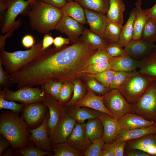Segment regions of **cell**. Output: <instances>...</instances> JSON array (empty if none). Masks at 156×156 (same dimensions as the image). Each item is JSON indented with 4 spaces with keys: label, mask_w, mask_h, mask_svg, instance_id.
Listing matches in <instances>:
<instances>
[{
    "label": "cell",
    "mask_w": 156,
    "mask_h": 156,
    "mask_svg": "<svg viewBox=\"0 0 156 156\" xmlns=\"http://www.w3.org/2000/svg\"><path fill=\"white\" fill-rule=\"evenodd\" d=\"M73 83L74 85L73 94L71 99L65 104L67 107L73 105L82 100L87 94L85 88L79 81L77 79Z\"/></svg>",
    "instance_id": "obj_39"
},
{
    "label": "cell",
    "mask_w": 156,
    "mask_h": 156,
    "mask_svg": "<svg viewBox=\"0 0 156 156\" xmlns=\"http://www.w3.org/2000/svg\"><path fill=\"white\" fill-rule=\"evenodd\" d=\"M85 123L77 122L66 142L74 148L83 153L91 144L86 132Z\"/></svg>",
    "instance_id": "obj_16"
},
{
    "label": "cell",
    "mask_w": 156,
    "mask_h": 156,
    "mask_svg": "<svg viewBox=\"0 0 156 156\" xmlns=\"http://www.w3.org/2000/svg\"><path fill=\"white\" fill-rule=\"evenodd\" d=\"M105 144L103 137L92 143L83 153L85 156H100L102 147Z\"/></svg>",
    "instance_id": "obj_44"
},
{
    "label": "cell",
    "mask_w": 156,
    "mask_h": 156,
    "mask_svg": "<svg viewBox=\"0 0 156 156\" xmlns=\"http://www.w3.org/2000/svg\"><path fill=\"white\" fill-rule=\"evenodd\" d=\"M123 47L118 42H115L108 43L105 49L110 56L116 57L127 54Z\"/></svg>",
    "instance_id": "obj_47"
},
{
    "label": "cell",
    "mask_w": 156,
    "mask_h": 156,
    "mask_svg": "<svg viewBox=\"0 0 156 156\" xmlns=\"http://www.w3.org/2000/svg\"><path fill=\"white\" fill-rule=\"evenodd\" d=\"M100 156H115L114 153L110 150L103 146L101 149Z\"/></svg>",
    "instance_id": "obj_57"
},
{
    "label": "cell",
    "mask_w": 156,
    "mask_h": 156,
    "mask_svg": "<svg viewBox=\"0 0 156 156\" xmlns=\"http://www.w3.org/2000/svg\"><path fill=\"white\" fill-rule=\"evenodd\" d=\"M111 69L109 61L92 64L86 66L83 73L96 74Z\"/></svg>",
    "instance_id": "obj_43"
},
{
    "label": "cell",
    "mask_w": 156,
    "mask_h": 156,
    "mask_svg": "<svg viewBox=\"0 0 156 156\" xmlns=\"http://www.w3.org/2000/svg\"><path fill=\"white\" fill-rule=\"evenodd\" d=\"M31 8L28 16L32 28L38 32L47 34L55 29L63 14L61 8L40 0L30 3Z\"/></svg>",
    "instance_id": "obj_3"
},
{
    "label": "cell",
    "mask_w": 156,
    "mask_h": 156,
    "mask_svg": "<svg viewBox=\"0 0 156 156\" xmlns=\"http://www.w3.org/2000/svg\"><path fill=\"white\" fill-rule=\"evenodd\" d=\"M84 9L105 14L109 9L110 0H74Z\"/></svg>",
    "instance_id": "obj_32"
},
{
    "label": "cell",
    "mask_w": 156,
    "mask_h": 156,
    "mask_svg": "<svg viewBox=\"0 0 156 156\" xmlns=\"http://www.w3.org/2000/svg\"><path fill=\"white\" fill-rule=\"evenodd\" d=\"M9 88L5 87L0 90V109H9L17 114L23 110L25 105L22 103L18 104L14 101H9L5 99L4 98L5 93Z\"/></svg>",
    "instance_id": "obj_36"
},
{
    "label": "cell",
    "mask_w": 156,
    "mask_h": 156,
    "mask_svg": "<svg viewBox=\"0 0 156 156\" xmlns=\"http://www.w3.org/2000/svg\"><path fill=\"white\" fill-rule=\"evenodd\" d=\"M156 133V125L144 128L125 130L120 132L112 142L118 143L136 139L145 135Z\"/></svg>",
    "instance_id": "obj_24"
},
{
    "label": "cell",
    "mask_w": 156,
    "mask_h": 156,
    "mask_svg": "<svg viewBox=\"0 0 156 156\" xmlns=\"http://www.w3.org/2000/svg\"><path fill=\"white\" fill-rule=\"evenodd\" d=\"M27 0V1H29V2H30L31 3L34 2V1H35L36 0Z\"/></svg>",
    "instance_id": "obj_59"
},
{
    "label": "cell",
    "mask_w": 156,
    "mask_h": 156,
    "mask_svg": "<svg viewBox=\"0 0 156 156\" xmlns=\"http://www.w3.org/2000/svg\"><path fill=\"white\" fill-rule=\"evenodd\" d=\"M11 146L9 142L1 135L0 137V156H1L3 152L9 146Z\"/></svg>",
    "instance_id": "obj_56"
},
{
    "label": "cell",
    "mask_w": 156,
    "mask_h": 156,
    "mask_svg": "<svg viewBox=\"0 0 156 156\" xmlns=\"http://www.w3.org/2000/svg\"><path fill=\"white\" fill-rule=\"evenodd\" d=\"M76 122L68 115L66 109L59 125L49 134L51 144L66 142Z\"/></svg>",
    "instance_id": "obj_11"
},
{
    "label": "cell",
    "mask_w": 156,
    "mask_h": 156,
    "mask_svg": "<svg viewBox=\"0 0 156 156\" xmlns=\"http://www.w3.org/2000/svg\"><path fill=\"white\" fill-rule=\"evenodd\" d=\"M143 11L148 18L156 21V3L151 8Z\"/></svg>",
    "instance_id": "obj_53"
},
{
    "label": "cell",
    "mask_w": 156,
    "mask_h": 156,
    "mask_svg": "<svg viewBox=\"0 0 156 156\" xmlns=\"http://www.w3.org/2000/svg\"><path fill=\"white\" fill-rule=\"evenodd\" d=\"M42 41H40L26 51L11 52L2 50L0 51V61L5 70L12 75L39 54L42 51Z\"/></svg>",
    "instance_id": "obj_4"
},
{
    "label": "cell",
    "mask_w": 156,
    "mask_h": 156,
    "mask_svg": "<svg viewBox=\"0 0 156 156\" xmlns=\"http://www.w3.org/2000/svg\"><path fill=\"white\" fill-rule=\"evenodd\" d=\"M126 150L136 149L145 152L151 156H156V137L155 133L127 142Z\"/></svg>",
    "instance_id": "obj_18"
},
{
    "label": "cell",
    "mask_w": 156,
    "mask_h": 156,
    "mask_svg": "<svg viewBox=\"0 0 156 156\" xmlns=\"http://www.w3.org/2000/svg\"><path fill=\"white\" fill-rule=\"evenodd\" d=\"M23 118L12 112H2L0 116V133L14 149L25 147L29 143L27 127Z\"/></svg>",
    "instance_id": "obj_2"
},
{
    "label": "cell",
    "mask_w": 156,
    "mask_h": 156,
    "mask_svg": "<svg viewBox=\"0 0 156 156\" xmlns=\"http://www.w3.org/2000/svg\"><path fill=\"white\" fill-rule=\"evenodd\" d=\"M122 25L107 20L104 34V39L108 43L117 42Z\"/></svg>",
    "instance_id": "obj_33"
},
{
    "label": "cell",
    "mask_w": 156,
    "mask_h": 156,
    "mask_svg": "<svg viewBox=\"0 0 156 156\" xmlns=\"http://www.w3.org/2000/svg\"><path fill=\"white\" fill-rule=\"evenodd\" d=\"M61 9L63 15L74 18L83 25L88 23L84 9L75 1H68Z\"/></svg>",
    "instance_id": "obj_25"
},
{
    "label": "cell",
    "mask_w": 156,
    "mask_h": 156,
    "mask_svg": "<svg viewBox=\"0 0 156 156\" xmlns=\"http://www.w3.org/2000/svg\"><path fill=\"white\" fill-rule=\"evenodd\" d=\"M142 38L152 43L156 42V21L148 19L144 27Z\"/></svg>",
    "instance_id": "obj_38"
},
{
    "label": "cell",
    "mask_w": 156,
    "mask_h": 156,
    "mask_svg": "<svg viewBox=\"0 0 156 156\" xmlns=\"http://www.w3.org/2000/svg\"><path fill=\"white\" fill-rule=\"evenodd\" d=\"M35 42L33 37L29 35L25 36L22 40L23 45L26 48L32 47L34 45Z\"/></svg>",
    "instance_id": "obj_51"
},
{
    "label": "cell",
    "mask_w": 156,
    "mask_h": 156,
    "mask_svg": "<svg viewBox=\"0 0 156 156\" xmlns=\"http://www.w3.org/2000/svg\"><path fill=\"white\" fill-rule=\"evenodd\" d=\"M70 42V40L68 38H66L61 36H59L57 37L54 39L53 44L55 48L58 49L69 44Z\"/></svg>",
    "instance_id": "obj_50"
},
{
    "label": "cell",
    "mask_w": 156,
    "mask_h": 156,
    "mask_svg": "<svg viewBox=\"0 0 156 156\" xmlns=\"http://www.w3.org/2000/svg\"><path fill=\"white\" fill-rule=\"evenodd\" d=\"M111 69L115 71L131 72L139 68L141 61L137 60L127 54L112 57L109 61Z\"/></svg>",
    "instance_id": "obj_21"
},
{
    "label": "cell",
    "mask_w": 156,
    "mask_h": 156,
    "mask_svg": "<svg viewBox=\"0 0 156 156\" xmlns=\"http://www.w3.org/2000/svg\"><path fill=\"white\" fill-rule=\"evenodd\" d=\"M73 89L74 85L71 82L63 83L58 100L61 104L64 106L73 91Z\"/></svg>",
    "instance_id": "obj_45"
},
{
    "label": "cell",
    "mask_w": 156,
    "mask_h": 156,
    "mask_svg": "<svg viewBox=\"0 0 156 156\" xmlns=\"http://www.w3.org/2000/svg\"><path fill=\"white\" fill-rule=\"evenodd\" d=\"M2 64L0 61V90L4 88H9L12 86L10 81V75L3 67Z\"/></svg>",
    "instance_id": "obj_49"
},
{
    "label": "cell",
    "mask_w": 156,
    "mask_h": 156,
    "mask_svg": "<svg viewBox=\"0 0 156 156\" xmlns=\"http://www.w3.org/2000/svg\"><path fill=\"white\" fill-rule=\"evenodd\" d=\"M118 121L121 129L125 130L144 128L156 125V122L131 112L126 113Z\"/></svg>",
    "instance_id": "obj_19"
},
{
    "label": "cell",
    "mask_w": 156,
    "mask_h": 156,
    "mask_svg": "<svg viewBox=\"0 0 156 156\" xmlns=\"http://www.w3.org/2000/svg\"><path fill=\"white\" fill-rule=\"evenodd\" d=\"M49 113H47L41 125L33 129H28L30 133L28 140L34 143L36 147L43 151L51 153L53 150L49 137H48V122Z\"/></svg>",
    "instance_id": "obj_10"
},
{
    "label": "cell",
    "mask_w": 156,
    "mask_h": 156,
    "mask_svg": "<svg viewBox=\"0 0 156 156\" xmlns=\"http://www.w3.org/2000/svg\"><path fill=\"white\" fill-rule=\"evenodd\" d=\"M68 1H73L74 0H67Z\"/></svg>",
    "instance_id": "obj_60"
},
{
    "label": "cell",
    "mask_w": 156,
    "mask_h": 156,
    "mask_svg": "<svg viewBox=\"0 0 156 156\" xmlns=\"http://www.w3.org/2000/svg\"><path fill=\"white\" fill-rule=\"evenodd\" d=\"M97 50L80 38L70 46L48 48L15 73L16 80L20 88L49 81L73 82L83 73L88 59Z\"/></svg>",
    "instance_id": "obj_1"
},
{
    "label": "cell",
    "mask_w": 156,
    "mask_h": 156,
    "mask_svg": "<svg viewBox=\"0 0 156 156\" xmlns=\"http://www.w3.org/2000/svg\"><path fill=\"white\" fill-rule=\"evenodd\" d=\"M135 14V10L134 8L131 12L126 23L122 27L117 42L123 47H125L133 39Z\"/></svg>",
    "instance_id": "obj_28"
},
{
    "label": "cell",
    "mask_w": 156,
    "mask_h": 156,
    "mask_svg": "<svg viewBox=\"0 0 156 156\" xmlns=\"http://www.w3.org/2000/svg\"><path fill=\"white\" fill-rule=\"evenodd\" d=\"M80 38L85 43L97 49H105L108 44L103 38L86 28H83Z\"/></svg>",
    "instance_id": "obj_31"
},
{
    "label": "cell",
    "mask_w": 156,
    "mask_h": 156,
    "mask_svg": "<svg viewBox=\"0 0 156 156\" xmlns=\"http://www.w3.org/2000/svg\"><path fill=\"white\" fill-rule=\"evenodd\" d=\"M115 71L112 69L108 70L99 74H88L89 77L93 78L104 87L109 88Z\"/></svg>",
    "instance_id": "obj_40"
},
{
    "label": "cell",
    "mask_w": 156,
    "mask_h": 156,
    "mask_svg": "<svg viewBox=\"0 0 156 156\" xmlns=\"http://www.w3.org/2000/svg\"><path fill=\"white\" fill-rule=\"evenodd\" d=\"M83 28V25L75 19L63 15L55 29L66 34L73 44L80 39Z\"/></svg>",
    "instance_id": "obj_12"
},
{
    "label": "cell",
    "mask_w": 156,
    "mask_h": 156,
    "mask_svg": "<svg viewBox=\"0 0 156 156\" xmlns=\"http://www.w3.org/2000/svg\"><path fill=\"white\" fill-rule=\"evenodd\" d=\"M156 47V44L141 38L132 39L125 47L127 54L139 60L144 59L151 54Z\"/></svg>",
    "instance_id": "obj_14"
},
{
    "label": "cell",
    "mask_w": 156,
    "mask_h": 156,
    "mask_svg": "<svg viewBox=\"0 0 156 156\" xmlns=\"http://www.w3.org/2000/svg\"><path fill=\"white\" fill-rule=\"evenodd\" d=\"M98 118L101 121L103 126V138L105 143H112L122 129L118 120L110 115L104 113H101Z\"/></svg>",
    "instance_id": "obj_17"
},
{
    "label": "cell",
    "mask_w": 156,
    "mask_h": 156,
    "mask_svg": "<svg viewBox=\"0 0 156 156\" xmlns=\"http://www.w3.org/2000/svg\"><path fill=\"white\" fill-rule=\"evenodd\" d=\"M67 107L66 108L68 115L77 122L80 123H84L87 120L98 118L101 113L87 107L73 105Z\"/></svg>",
    "instance_id": "obj_23"
},
{
    "label": "cell",
    "mask_w": 156,
    "mask_h": 156,
    "mask_svg": "<svg viewBox=\"0 0 156 156\" xmlns=\"http://www.w3.org/2000/svg\"><path fill=\"white\" fill-rule=\"evenodd\" d=\"M30 2L25 0H8V5L1 32L4 33L10 29H15L20 25V22H15L17 16L24 11Z\"/></svg>",
    "instance_id": "obj_9"
},
{
    "label": "cell",
    "mask_w": 156,
    "mask_h": 156,
    "mask_svg": "<svg viewBox=\"0 0 156 156\" xmlns=\"http://www.w3.org/2000/svg\"><path fill=\"white\" fill-rule=\"evenodd\" d=\"M141 0H138L135 3V16L133 25V39L138 40L142 38V31L148 18L141 7Z\"/></svg>",
    "instance_id": "obj_27"
},
{
    "label": "cell",
    "mask_w": 156,
    "mask_h": 156,
    "mask_svg": "<svg viewBox=\"0 0 156 156\" xmlns=\"http://www.w3.org/2000/svg\"><path fill=\"white\" fill-rule=\"evenodd\" d=\"M140 61L139 72L156 81V47L148 55Z\"/></svg>",
    "instance_id": "obj_26"
},
{
    "label": "cell",
    "mask_w": 156,
    "mask_h": 156,
    "mask_svg": "<svg viewBox=\"0 0 156 156\" xmlns=\"http://www.w3.org/2000/svg\"><path fill=\"white\" fill-rule=\"evenodd\" d=\"M112 57L105 49H97L88 59L86 67L94 64L109 61Z\"/></svg>",
    "instance_id": "obj_41"
},
{
    "label": "cell",
    "mask_w": 156,
    "mask_h": 156,
    "mask_svg": "<svg viewBox=\"0 0 156 156\" xmlns=\"http://www.w3.org/2000/svg\"><path fill=\"white\" fill-rule=\"evenodd\" d=\"M85 123L87 136L91 143L103 137L104 129L102 123L99 118L88 120Z\"/></svg>",
    "instance_id": "obj_29"
},
{
    "label": "cell",
    "mask_w": 156,
    "mask_h": 156,
    "mask_svg": "<svg viewBox=\"0 0 156 156\" xmlns=\"http://www.w3.org/2000/svg\"><path fill=\"white\" fill-rule=\"evenodd\" d=\"M87 82L89 88L93 92L103 95L110 89L103 86L95 79L89 77Z\"/></svg>",
    "instance_id": "obj_46"
},
{
    "label": "cell",
    "mask_w": 156,
    "mask_h": 156,
    "mask_svg": "<svg viewBox=\"0 0 156 156\" xmlns=\"http://www.w3.org/2000/svg\"><path fill=\"white\" fill-rule=\"evenodd\" d=\"M46 94L39 87H24L16 91L8 89L4 98L6 100L17 101L27 105L43 101L45 98Z\"/></svg>",
    "instance_id": "obj_8"
},
{
    "label": "cell",
    "mask_w": 156,
    "mask_h": 156,
    "mask_svg": "<svg viewBox=\"0 0 156 156\" xmlns=\"http://www.w3.org/2000/svg\"><path fill=\"white\" fill-rule=\"evenodd\" d=\"M16 149L17 155L19 156H44L51 154V153L43 151L31 146L27 145L25 147Z\"/></svg>",
    "instance_id": "obj_42"
},
{
    "label": "cell",
    "mask_w": 156,
    "mask_h": 156,
    "mask_svg": "<svg viewBox=\"0 0 156 156\" xmlns=\"http://www.w3.org/2000/svg\"><path fill=\"white\" fill-rule=\"evenodd\" d=\"M53 156H81L83 153L77 150L66 142L51 144Z\"/></svg>",
    "instance_id": "obj_34"
},
{
    "label": "cell",
    "mask_w": 156,
    "mask_h": 156,
    "mask_svg": "<svg viewBox=\"0 0 156 156\" xmlns=\"http://www.w3.org/2000/svg\"><path fill=\"white\" fill-rule=\"evenodd\" d=\"M125 10L122 0H110V5L106 13L107 20L122 25L123 12Z\"/></svg>",
    "instance_id": "obj_30"
},
{
    "label": "cell",
    "mask_w": 156,
    "mask_h": 156,
    "mask_svg": "<svg viewBox=\"0 0 156 156\" xmlns=\"http://www.w3.org/2000/svg\"><path fill=\"white\" fill-rule=\"evenodd\" d=\"M125 155L127 156H151L148 154L143 151L136 150H127Z\"/></svg>",
    "instance_id": "obj_55"
},
{
    "label": "cell",
    "mask_w": 156,
    "mask_h": 156,
    "mask_svg": "<svg viewBox=\"0 0 156 156\" xmlns=\"http://www.w3.org/2000/svg\"><path fill=\"white\" fill-rule=\"evenodd\" d=\"M63 84V83L60 81H48L41 85V89L46 94L51 95L58 100Z\"/></svg>",
    "instance_id": "obj_37"
},
{
    "label": "cell",
    "mask_w": 156,
    "mask_h": 156,
    "mask_svg": "<svg viewBox=\"0 0 156 156\" xmlns=\"http://www.w3.org/2000/svg\"><path fill=\"white\" fill-rule=\"evenodd\" d=\"M137 71H115L112 82L109 86L112 89H120Z\"/></svg>",
    "instance_id": "obj_35"
},
{
    "label": "cell",
    "mask_w": 156,
    "mask_h": 156,
    "mask_svg": "<svg viewBox=\"0 0 156 156\" xmlns=\"http://www.w3.org/2000/svg\"><path fill=\"white\" fill-rule=\"evenodd\" d=\"M155 136H156V133H155Z\"/></svg>",
    "instance_id": "obj_61"
},
{
    "label": "cell",
    "mask_w": 156,
    "mask_h": 156,
    "mask_svg": "<svg viewBox=\"0 0 156 156\" xmlns=\"http://www.w3.org/2000/svg\"><path fill=\"white\" fill-rule=\"evenodd\" d=\"M130 104V112L156 122V81L139 99Z\"/></svg>",
    "instance_id": "obj_5"
},
{
    "label": "cell",
    "mask_w": 156,
    "mask_h": 156,
    "mask_svg": "<svg viewBox=\"0 0 156 156\" xmlns=\"http://www.w3.org/2000/svg\"><path fill=\"white\" fill-rule=\"evenodd\" d=\"M54 39L50 35L45 34L42 41V50H44L53 43Z\"/></svg>",
    "instance_id": "obj_52"
},
{
    "label": "cell",
    "mask_w": 156,
    "mask_h": 156,
    "mask_svg": "<svg viewBox=\"0 0 156 156\" xmlns=\"http://www.w3.org/2000/svg\"><path fill=\"white\" fill-rule=\"evenodd\" d=\"M127 142H123L118 143H105L103 146L111 151L115 156H123Z\"/></svg>",
    "instance_id": "obj_48"
},
{
    "label": "cell",
    "mask_w": 156,
    "mask_h": 156,
    "mask_svg": "<svg viewBox=\"0 0 156 156\" xmlns=\"http://www.w3.org/2000/svg\"><path fill=\"white\" fill-rule=\"evenodd\" d=\"M43 102L47 108L49 114L47 126L49 134L59 124L66 110L64 106L51 95L46 94Z\"/></svg>",
    "instance_id": "obj_13"
},
{
    "label": "cell",
    "mask_w": 156,
    "mask_h": 156,
    "mask_svg": "<svg viewBox=\"0 0 156 156\" xmlns=\"http://www.w3.org/2000/svg\"><path fill=\"white\" fill-rule=\"evenodd\" d=\"M14 149L12 148L7 150H5L2 153L1 156H12L13 155Z\"/></svg>",
    "instance_id": "obj_58"
},
{
    "label": "cell",
    "mask_w": 156,
    "mask_h": 156,
    "mask_svg": "<svg viewBox=\"0 0 156 156\" xmlns=\"http://www.w3.org/2000/svg\"><path fill=\"white\" fill-rule=\"evenodd\" d=\"M154 81L137 71L118 90L131 103L139 99Z\"/></svg>",
    "instance_id": "obj_6"
},
{
    "label": "cell",
    "mask_w": 156,
    "mask_h": 156,
    "mask_svg": "<svg viewBox=\"0 0 156 156\" xmlns=\"http://www.w3.org/2000/svg\"><path fill=\"white\" fill-rule=\"evenodd\" d=\"M103 96L105 106L113 118L118 120L130 112L131 104L118 90L110 89Z\"/></svg>",
    "instance_id": "obj_7"
},
{
    "label": "cell",
    "mask_w": 156,
    "mask_h": 156,
    "mask_svg": "<svg viewBox=\"0 0 156 156\" xmlns=\"http://www.w3.org/2000/svg\"><path fill=\"white\" fill-rule=\"evenodd\" d=\"M85 16L90 29L104 39V34L107 19L105 14L84 9Z\"/></svg>",
    "instance_id": "obj_20"
},
{
    "label": "cell",
    "mask_w": 156,
    "mask_h": 156,
    "mask_svg": "<svg viewBox=\"0 0 156 156\" xmlns=\"http://www.w3.org/2000/svg\"><path fill=\"white\" fill-rule=\"evenodd\" d=\"M47 109L42 101L25 105L22 110L23 119L29 126H34L43 121Z\"/></svg>",
    "instance_id": "obj_15"
},
{
    "label": "cell",
    "mask_w": 156,
    "mask_h": 156,
    "mask_svg": "<svg viewBox=\"0 0 156 156\" xmlns=\"http://www.w3.org/2000/svg\"><path fill=\"white\" fill-rule=\"evenodd\" d=\"M103 97V95H97L92 90L88 89L85 97L73 105L78 107H88L101 113L107 114L112 116L105 106Z\"/></svg>",
    "instance_id": "obj_22"
},
{
    "label": "cell",
    "mask_w": 156,
    "mask_h": 156,
    "mask_svg": "<svg viewBox=\"0 0 156 156\" xmlns=\"http://www.w3.org/2000/svg\"><path fill=\"white\" fill-rule=\"evenodd\" d=\"M55 7L61 8L67 2L66 0H40Z\"/></svg>",
    "instance_id": "obj_54"
}]
</instances>
